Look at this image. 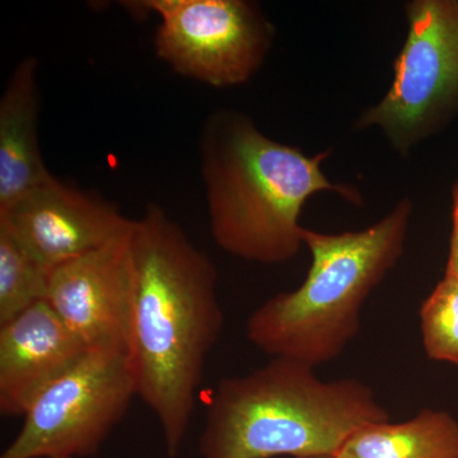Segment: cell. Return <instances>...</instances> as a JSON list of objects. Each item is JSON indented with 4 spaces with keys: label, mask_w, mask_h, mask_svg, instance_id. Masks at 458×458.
Listing matches in <instances>:
<instances>
[{
    "label": "cell",
    "mask_w": 458,
    "mask_h": 458,
    "mask_svg": "<svg viewBox=\"0 0 458 458\" xmlns=\"http://www.w3.org/2000/svg\"><path fill=\"white\" fill-rule=\"evenodd\" d=\"M302 361L273 358L216 385L199 441L203 458L334 456L360 428L390 420L366 382L324 381Z\"/></svg>",
    "instance_id": "3957f363"
},
{
    "label": "cell",
    "mask_w": 458,
    "mask_h": 458,
    "mask_svg": "<svg viewBox=\"0 0 458 458\" xmlns=\"http://www.w3.org/2000/svg\"><path fill=\"white\" fill-rule=\"evenodd\" d=\"M419 318L427 357L458 367V276L445 273L421 303Z\"/></svg>",
    "instance_id": "5bb4252c"
},
{
    "label": "cell",
    "mask_w": 458,
    "mask_h": 458,
    "mask_svg": "<svg viewBox=\"0 0 458 458\" xmlns=\"http://www.w3.org/2000/svg\"><path fill=\"white\" fill-rule=\"evenodd\" d=\"M330 152L307 156L267 137L246 114H213L201 135V174L214 242L245 261L292 260L303 245L300 216L312 195L334 191L361 204L357 190L322 171Z\"/></svg>",
    "instance_id": "7a4b0ae2"
},
{
    "label": "cell",
    "mask_w": 458,
    "mask_h": 458,
    "mask_svg": "<svg viewBox=\"0 0 458 458\" xmlns=\"http://www.w3.org/2000/svg\"><path fill=\"white\" fill-rule=\"evenodd\" d=\"M89 352L47 301L0 324V412L23 417L33 400Z\"/></svg>",
    "instance_id": "30bf717a"
},
{
    "label": "cell",
    "mask_w": 458,
    "mask_h": 458,
    "mask_svg": "<svg viewBox=\"0 0 458 458\" xmlns=\"http://www.w3.org/2000/svg\"><path fill=\"white\" fill-rule=\"evenodd\" d=\"M306 458H335L334 456H319V457H306Z\"/></svg>",
    "instance_id": "2e32d148"
},
{
    "label": "cell",
    "mask_w": 458,
    "mask_h": 458,
    "mask_svg": "<svg viewBox=\"0 0 458 458\" xmlns=\"http://www.w3.org/2000/svg\"><path fill=\"white\" fill-rule=\"evenodd\" d=\"M38 62L21 60L0 98V212L51 176L38 144Z\"/></svg>",
    "instance_id": "8fae6325"
},
{
    "label": "cell",
    "mask_w": 458,
    "mask_h": 458,
    "mask_svg": "<svg viewBox=\"0 0 458 458\" xmlns=\"http://www.w3.org/2000/svg\"><path fill=\"white\" fill-rule=\"evenodd\" d=\"M445 273L458 276V174L452 186V233Z\"/></svg>",
    "instance_id": "9a60e30c"
},
{
    "label": "cell",
    "mask_w": 458,
    "mask_h": 458,
    "mask_svg": "<svg viewBox=\"0 0 458 458\" xmlns=\"http://www.w3.org/2000/svg\"><path fill=\"white\" fill-rule=\"evenodd\" d=\"M134 301L128 358L137 396L161 426L165 452L180 454L208 355L225 324L212 260L158 205L134 219Z\"/></svg>",
    "instance_id": "6da1fadb"
},
{
    "label": "cell",
    "mask_w": 458,
    "mask_h": 458,
    "mask_svg": "<svg viewBox=\"0 0 458 458\" xmlns=\"http://www.w3.org/2000/svg\"><path fill=\"white\" fill-rule=\"evenodd\" d=\"M405 12L409 31L393 84L355 125L379 126L403 155L458 114V0H414Z\"/></svg>",
    "instance_id": "5b68a950"
},
{
    "label": "cell",
    "mask_w": 458,
    "mask_h": 458,
    "mask_svg": "<svg viewBox=\"0 0 458 458\" xmlns=\"http://www.w3.org/2000/svg\"><path fill=\"white\" fill-rule=\"evenodd\" d=\"M411 203L403 199L385 218L340 234L302 229L311 267L297 289L280 292L246 322L249 342L271 358L316 367L336 360L360 330L361 307L403 254Z\"/></svg>",
    "instance_id": "277c9868"
},
{
    "label": "cell",
    "mask_w": 458,
    "mask_h": 458,
    "mask_svg": "<svg viewBox=\"0 0 458 458\" xmlns=\"http://www.w3.org/2000/svg\"><path fill=\"white\" fill-rule=\"evenodd\" d=\"M132 221L53 174L0 212V225L51 271L125 233Z\"/></svg>",
    "instance_id": "9c48e42d"
},
{
    "label": "cell",
    "mask_w": 458,
    "mask_h": 458,
    "mask_svg": "<svg viewBox=\"0 0 458 458\" xmlns=\"http://www.w3.org/2000/svg\"><path fill=\"white\" fill-rule=\"evenodd\" d=\"M126 7L161 20L155 38L159 59L216 89L247 82L273 44V25L245 0H144Z\"/></svg>",
    "instance_id": "52a82bcc"
},
{
    "label": "cell",
    "mask_w": 458,
    "mask_h": 458,
    "mask_svg": "<svg viewBox=\"0 0 458 458\" xmlns=\"http://www.w3.org/2000/svg\"><path fill=\"white\" fill-rule=\"evenodd\" d=\"M51 270L0 225V324L47 301Z\"/></svg>",
    "instance_id": "4fadbf2b"
},
{
    "label": "cell",
    "mask_w": 458,
    "mask_h": 458,
    "mask_svg": "<svg viewBox=\"0 0 458 458\" xmlns=\"http://www.w3.org/2000/svg\"><path fill=\"white\" fill-rule=\"evenodd\" d=\"M137 396L126 352L89 351L42 391L0 458L93 456Z\"/></svg>",
    "instance_id": "8992f818"
},
{
    "label": "cell",
    "mask_w": 458,
    "mask_h": 458,
    "mask_svg": "<svg viewBox=\"0 0 458 458\" xmlns=\"http://www.w3.org/2000/svg\"><path fill=\"white\" fill-rule=\"evenodd\" d=\"M131 228L51 271L47 303L89 351L128 354L134 301Z\"/></svg>",
    "instance_id": "ba28073f"
},
{
    "label": "cell",
    "mask_w": 458,
    "mask_h": 458,
    "mask_svg": "<svg viewBox=\"0 0 458 458\" xmlns=\"http://www.w3.org/2000/svg\"><path fill=\"white\" fill-rule=\"evenodd\" d=\"M335 458H458V419L424 409L401 423L377 421L352 434Z\"/></svg>",
    "instance_id": "7c38bea8"
}]
</instances>
